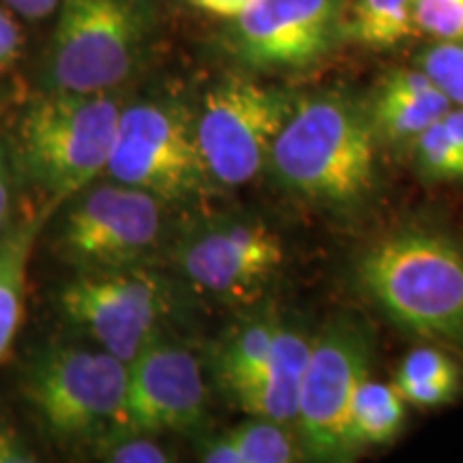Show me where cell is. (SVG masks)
Wrapping results in <instances>:
<instances>
[{"instance_id":"4","label":"cell","mask_w":463,"mask_h":463,"mask_svg":"<svg viewBox=\"0 0 463 463\" xmlns=\"http://www.w3.org/2000/svg\"><path fill=\"white\" fill-rule=\"evenodd\" d=\"M150 28L146 0H61L45 58L50 90H114L142 61Z\"/></svg>"},{"instance_id":"23","label":"cell","mask_w":463,"mask_h":463,"mask_svg":"<svg viewBox=\"0 0 463 463\" xmlns=\"http://www.w3.org/2000/svg\"><path fill=\"white\" fill-rule=\"evenodd\" d=\"M97 459L112 463H167L174 457L150 433L118 431L95 444Z\"/></svg>"},{"instance_id":"24","label":"cell","mask_w":463,"mask_h":463,"mask_svg":"<svg viewBox=\"0 0 463 463\" xmlns=\"http://www.w3.org/2000/svg\"><path fill=\"white\" fill-rule=\"evenodd\" d=\"M414 22L436 42H463V0H414Z\"/></svg>"},{"instance_id":"27","label":"cell","mask_w":463,"mask_h":463,"mask_svg":"<svg viewBox=\"0 0 463 463\" xmlns=\"http://www.w3.org/2000/svg\"><path fill=\"white\" fill-rule=\"evenodd\" d=\"M24 48V34L7 9L0 7V73L9 71L20 61Z\"/></svg>"},{"instance_id":"19","label":"cell","mask_w":463,"mask_h":463,"mask_svg":"<svg viewBox=\"0 0 463 463\" xmlns=\"http://www.w3.org/2000/svg\"><path fill=\"white\" fill-rule=\"evenodd\" d=\"M403 422L405 402L397 386L364 378L352 402V436L358 449L392 442Z\"/></svg>"},{"instance_id":"17","label":"cell","mask_w":463,"mask_h":463,"mask_svg":"<svg viewBox=\"0 0 463 463\" xmlns=\"http://www.w3.org/2000/svg\"><path fill=\"white\" fill-rule=\"evenodd\" d=\"M416 33L414 0H345L344 39L372 50H391Z\"/></svg>"},{"instance_id":"5","label":"cell","mask_w":463,"mask_h":463,"mask_svg":"<svg viewBox=\"0 0 463 463\" xmlns=\"http://www.w3.org/2000/svg\"><path fill=\"white\" fill-rule=\"evenodd\" d=\"M373 352L372 324L352 311L331 316L314 335L294 420L305 457L350 461L361 450L352 436V402L372 373Z\"/></svg>"},{"instance_id":"11","label":"cell","mask_w":463,"mask_h":463,"mask_svg":"<svg viewBox=\"0 0 463 463\" xmlns=\"http://www.w3.org/2000/svg\"><path fill=\"white\" fill-rule=\"evenodd\" d=\"M283 262L281 236L260 219L204 222L187 232L176 247V266L191 286L236 303L260 297Z\"/></svg>"},{"instance_id":"32","label":"cell","mask_w":463,"mask_h":463,"mask_svg":"<svg viewBox=\"0 0 463 463\" xmlns=\"http://www.w3.org/2000/svg\"><path fill=\"white\" fill-rule=\"evenodd\" d=\"M191 3H194L195 7L208 11V14L234 20V17L241 15L253 0H191Z\"/></svg>"},{"instance_id":"25","label":"cell","mask_w":463,"mask_h":463,"mask_svg":"<svg viewBox=\"0 0 463 463\" xmlns=\"http://www.w3.org/2000/svg\"><path fill=\"white\" fill-rule=\"evenodd\" d=\"M420 380H459V369H457L453 358L438 347H414L399 367L397 384L399 382Z\"/></svg>"},{"instance_id":"20","label":"cell","mask_w":463,"mask_h":463,"mask_svg":"<svg viewBox=\"0 0 463 463\" xmlns=\"http://www.w3.org/2000/svg\"><path fill=\"white\" fill-rule=\"evenodd\" d=\"M241 455V463H292L305 459L298 436L286 422L256 419L225 431Z\"/></svg>"},{"instance_id":"1","label":"cell","mask_w":463,"mask_h":463,"mask_svg":"<svg viewBox=\"0 0 463 463\" xmlns=\"http://www.w3.org/2000/svg\"><path fill=\"white\" fill-rule=\"evenodd\" d=\"M375 136L367 108L339 92H320L294 103L266 167L288 194L331 211H352L378 184Z\"/></svg>"},{"instance_id":"16","label":"cell","mask_w":463,"mask_h":463,"mask_svg":"<svg viewBox=\"0 0 463 463\" xmlns=\"http://www.w3.org/2000/svg\"><path fill=\"white\" fill-rule=\"evenodd\" d=\"M54 208V202H50L42 211H33L22 222L11 223L0 239V363L9 356L24 322L28 264L39 232Z\"/></svg>"},{"instance_id":"29","label":"cell","mask_w":463,"mask_h":463,"mask_svg":"<svg viewBox=\"0 0 463 463\" xmlns=\"http://www.w3.org/2000/svg\"><path fill=\"white\" fill-rule=\"evenodd\" d=\"M200 459L206 463H241V455L228 433L217 438H206L200 447Z\"/></svg>"},{"instance_id":"14","label":"cell","mask_w":463,"mask_h":463,"mask_svg":"<svg viewBox=\"0 0 463 463\" xmlns=\"http://www.w3.org/2000/svg\"><path fill=\"white\" fill-rule=\"evenodd\" d=\"M311 339L294 324H279L273 352L264 372L230 392L234 402L256 419H269L289 425L297 420L300 386L307 361L311 354Z\"/></svg>"},{"instance_id":"9","label":"cell","mask_w":463,"mask_h":463,"mask_svg":"<svg viewBox=\"0 0 463 463\" xmlns=\"http://www.w3.org/2000/svg\"><path fill=\"white\" fill-rule=\"evenodd\" d=\"M297 99L273 86L232 75L206 92L195 136L211 181L241 187L269 164L270 148Z\"/></svg>"},{"instance_id":"10","label":"cell","mask_w":463,"mask_h":463,"mask_svg":"<svg viewBox=\"0 0 463 463\" xmlns=\"http://www.w3.org/2000/svg\"><path fill=\"white\" fill-rule=\"evenodd\" d=\"M69 208L56 251L80 270L142 266L164 234V200L125 183L97 184Z\"/></svg>"},{"instance_id":"18","label":"cell","mask_w":463,"mask_h":463,"mask_svg":"<svg viewBox=\"0 0 463 463\" xmlns=\"http://www.w3.org/2000/svg\"><path fill=\"white\" fill-rule=\"evenodd\" d=\"M279 324L275 317H262L242 324L223 339L215 356V372L225 391L232 392L264 372Z\"/></svg>"},{"instance_id":"22","label":"cell","mask_w":463,"mask_h":463,"mask_svg":"<svg viewBox=\"0 0 463 463\" xmlns=\"http://www.w3.org/2000/svg\"><path fill=\"white\" fill-rule=\"evenodd\" d=\"M453 106L463 108V42H436L416 58Z\"/></svg>"},{"instance_id":"30","label":"cell","mask_w":463,"mask_h":463,"mask_svg":"<svg viewBox=\"0 0 463 463\" xmlns=\"http://www.w3.org/2000/svg\"><path fill=\"white\" fill-rule=\"evenodd\" d=\"M11 228V170L7 155L0 146V239Z\"/></svg>"},{"instance_id":"2","label":"cell","mask_w":463,"mask_h":463,"mask_svg":"<svg viewBox=\"0 0 463 463\" xmlns=\"http://www.w3.org/2000/svg\"><path fill=\"white\" fill-rule=\"evenodd\" d=\"M356 283L403 331L463 347V251L449 236L408 228L375 241Z\"/></svg>"},{"instance_id":"26","label":"cell","mask_w":463,"mask_h":463,"mask_svg":"<svg viewBox=\"0 0 463 463\" xmlns=\"http://www.w3.org/2000/svg\"><path fill=\"white\" fill-rule=\"evenodd\" d=\"M405 403L416 408H439L453 402L459 392V380H420V382H395Z\"/></svg>"},{"instance_id":"28","label":"cell","mask_w":463,"mask_h":463,"mask_svg":"<svg viewBox=\"0 0 463 463\" xmlns=\"http://www.w3.org/2000/svg\"><path fill=\"white\" fill-rule=\"evenodd\" d=\"M37 461L34 450L28 447L20 431L0 420V463H31Z\"/></svg>"},{"instance_id":"8","label":"cell","mask_w":463,"mask_h":463,"mask_svg":"<svg viewBox=\"0 0 463 463\" xmlns=\"http://www.w3.org/2000/svg\"><path fill=\"white\" fill-rule=\"evenodd\" d=\"M106 172L164 202H187L211 183L202 159L195 118L174 101L123 108Z\"/></svg>"},{"instance_id":"31","label":"cell","mask_w":463,"mask_h":463,"mask_svg":"<svg viewBox=\"0 0 463 463\" xmlns=\"http://www.w3.org/2000/svg\"><path fill=\"white\" fill-rule=\"evenodd\" d=\"M15 14L28 17V20H42L54 14L61 0H5Z\"/></svg>"},{"instance_id":"3","label":"cell","mask_w":463,"mask_h":463,"mask_svg":"<svg viewBox=\"0 0 463 463\" xmlns=\"http://www.w3.org/2000/svg\"><path fill=\"white\" fill-rule=\"evenodd\" d=\"M123 106L109 92H56L33 103L17 129L24 172L62 202L106 172Z\"/></svg>"},{"instance_id":"6","label":"cell","mask_w":463,"mask_h":463,"mask_svg":"<svg viewBox=\"0 0 463 463\" xmlns=\"http://www.w3.org/2000/svg\"><path fill=\"white\" fill-rule=\"evenodd\" d=\"M125 389L127 363L99 345L50 347L28 364L22 384L48 433L92 447L114 433Z\"/></svg>"},{"instance_id":"15","label":"cell","mask_w":463,"mask_h":463,"mask_svg":"<svg viewBox=\"0 0 463 463\" xmlns=\"http://www.w3.org/2000/svg\"><path fill=\"white\" fill-rule=\"evenodd\" d=\"M453 103L422 69H395L380 84L372 106L373 129L392 142H412Z\"/></svg>"},{"instance_id":"21","label":"cell","mask_w":463,"mask_h":463,"mask_svg":"<svg viewBox=\"0 0 463 463\" xmlns=\"http://www.w3.org/2000/svg\"><path fill=\"white\" fill-rule=\"evenodd\" d=\"M414 164L427 181L459 183L463 181V153L439 118L420 131L412 140Z\"/></svg>"},{"instance_id":"12","label":"cell","mask_w":463,"mask_h":463,"mask_svg":"<svg viewBox=\"0 0 463 463\" xmlns=\"http://www.w3.org/2000/svg\"><path fill=\"white\" fill-rule=\"evenodd\" d=\"M345 0H253L234 17L230 43L262 71L314 65L344 39Z\"/></svg>"},{"instance_id":"7","label":"cell","mask_w":463,"mask_h":463,"mask_svg":"<svg viewBox=\"0 0 463 463\" xmlns=\"http://www.w3.org/2000/svg\"><path fill=\"white\" fill-rule=\"evenodd\" d=\"M176 303L170 281L144 266L80 270L58 294L65 320L127 364L164 337Z\"/></svg>"},{"instance_id":"13","label":"cell","mask_w":463,"mask_h":463,"mask_svg":"<svg viewBox=\"0 0 463 463\" xmlns=\"http://www.w3.org/2000/svg\"><path fill=\"white\" fill-rule=\"evenodd\" d=\"M204 412L200 361L187 345L161 337L127 364L125 399L114 433L194 431L204 422Z\"/></svg>"}]
</instances>
